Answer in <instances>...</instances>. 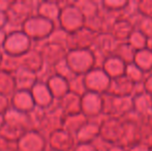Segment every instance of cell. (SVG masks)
<instances>
[{
	"mask_svg": "<svg viewBox=\"0 0 152 151\" xmlns=\"http://www.w3.org/2000/svg\"><path fill=\"white\" fill-rule=\"evenodd\" d=\"M134 29V27L132 22L119 18L113 23L109 33L118 42H126Z\"/></svg>",
	"mask_w": 152,
	"mask_h": 151,
	"instance_id": "24",
	"label": "cell"
},
{
	"mask_svg": "<svg viewBox=\"0 0 152 151\" xmlns=\"http://www.w3.org/2000/svg\"><path fill=\"white\" fill-rule=\"evenodd\" d=\"M148 74H145L143 71H141L138 66L134 64V63H130V64H127L125 67V73H124V76L132 82L134 85H143L145 79Z\"/></svg>",
	"mask_w": 152,
	"mask_h": 151,
	"instance_id": "33",
	"label": "cell"
},
{
	"mask_svg": "<svg viewBox=\"0 0 152 151\" xmlns=\"http://www.w3.org/2000/svg\"><path fill=\"white\" fill-rule=\"evenodd\" d=\"M108 151H127V149L121 145H112L109 148Z\"/></svg>",
	"mask_w": 152,
	"mask_h": 151,
	"instance_id": "51",
	"label": "cell"
},
{
	"mask_svg": "<svg viewBox=\"0 0 152 151\" xmlns=\"http://www.w3.org/2000/svg\"><path fill=\"white\" fill-rule=\"evenodd\" d=\"M87 122H88V118L85 117L82 113L68 115V116L64 117L62 129H64L65 131H67L68 133L75 137L76 133L80 131L81 127L86 124Z\"/></svg>",
	"mask_w": 152,
	"mask_h": 151,
	"instance_id": "28",
	"label": "cell"
},
{
	"mask_svg": "<svg viewBox=\"0 0 152 151\" xmlns=\"http://www.w3.org/2000/svg\"><path fill=\"white\" fill-rule=\"evenodd\" d=\"M17 151H46L48 148L47 138L38 131L31 129L22 136L16 144Z\"/></svg>",
	"mask_w": 152,
	"mask_h": 151,
	"instance_id": "13",
	"label": "cell"
},
{
	"mask_svg": "<svg viewBox=\"0 0 152 151\" xmlns=\"http://www.w3.org/2000/svg\"><path fill=\"white\" fill-rule=\"evenodd\" d=\"M57 23L67 33H72L84 27L85 19L72 2H64Z\"/></svg>",
	"mask_w": 152,
	"mask_h": 151,
	"instance_id": "6",
	"label": "cell"
},
{
	"mask_svg": "<svg viewBox=\"0 0 152 151\" xmlns=\"http://www.w3.org/2000/svg\"><path fill=\"white\" fill-rule=\"evenodd\" d=\"M14 78L17 90L21 91H30L32 87L37 82L36 73L27 71V69H19L14 74Z\"/></svg>",
	"mask_w": 152,
	"mask_h": 151,
	"instance_id": "25",
	"label": "cell"
},
{
	"mask_svg": "<svg viewBox=\"0 0 152 151\" xmlns=\"http://www.w3.org/2000/svg\"><path fill=\"white\" fill-rule=\"evenodd\" d=\"M16 151H17V150H16Z\"/></svg>",
	"mask_w": 152,
	"mask_h": 151,
	"instance_id": "57",
	"label": "cell"
},
{
	"mask_svg": "<svg viewBox=\"0 0 152 151\" xmlns=\"http://www.w3.org/2000/svg\"><path fill=\"white\" fill-rule=\"evenodd\" d=\"M25 133L26 131H21V129L16 128V127L10 126V125L5 124V123L0 128V137H2L6 141H8L10 143L12 144H17V142L22 138V136Z\"/></svg>",
	"mask_w": 152,
	"mask_h": 151,
	"instance_id": "34",
	"label": "cell"
},
{
	"mask_svg": "<svg viewBox=\"0 0 152 151\" xmlns=\"http://www.w3.org/2000/svg\"><path fill=\"white\" fill-rule=\"evenodd\" d=\"M63 4L64 2L54 1V0L39 1L38 2L37 8H36V15L51 21L54 24H56L58 22L59 15H60L61 8L63 6Z\"/></svg>",
	"mask_w": 152,
	"mask_h": 151,
	"instance_id": "20",
	"label": "cell"
},
{
	"mask_svg": "<svg viewBox=\"0 0 152 151\" xmlns=\"http://www.w3.org/2000/svg\"><path fill=\"white\" fill-rule=\"evenodd\" d=\"M46 151H56V150H53V149H51V148H47V149H46Z\"/></svg>",
	"mask_w": 152,
	"mask_h": 151,
	"instance_id": "55",
	"label": "cell"
},
{
	"mask_svg": "<svg viewBox=\"0 0 152 151\" xmlns=\"http://www.w3.org/2000/svg\"><path fill=\"white\" fill-rule=\"evenodd\" d=\"M134 87L136 85L125 76H121L111 80L107 93L112 96H132L134 94Z\"/></svg>",
	"mask_w": 152,
	"mask_h": 151,
	"instance_id": "21",
	"label": "cell"
},
{
	"mask_svg": "<svg viewBox=\"0 0 152 151\" xmlns=\"http://www.w3.org/2000/svg\"><path fill=\"white\" fill-rule=\"evenodd\" d=\"M123 135L122 119L102 116L99 120V138L111 145H120Z\"/></svg>",
	"mask_w": 152,
	"mask_h": 151,
	"instance_id": "7",
	"label": "cell"
},
{
	"mask_svg": "<svg viewBox=\"0 0 152 151\" xmlns=\"http://www.w3.org/2000/svg\"><path fill=\"white\" fill-rule=\"evenodd\" d=\"M113 55L116 56L117 58H119L121 61H123L127 65L130 64V63H134L136 51L127 42H119Z\"/></svg>",
	"mask_w": 152,
	"mask_h": 151,
	"instance_id": "32",
	"label": "cell"
},
{
	"mask_svg": "<svg viewBox=\"0 0 152 151\" xmlns=\"http://www.w3.org/2000/svg\"><path fill=\"white\" fill-rule=\"evenodd\" d=\"M4 124V118H3V115H0V128L2 127V125Z\"/></svg>",
	"mask_w": 152,
	"mask_h": 151,
	"instance_id": "52",
	"label": "cell"
},
{
	"mask_svg": "<svg viewBox=\"0 0 152 151\" xmlns=\"http://www.w3.org/2000/svg\"><path fill=\"white\" fill-rule=\"evenodd\" d=\"M65 116L81 113V96L72 92H67L63 97L55 101Z\"/></svg>",
	"mask_w": 152,
	"mask_h": 151,
	"instance_id": "23",
	"label": "cell"
},
{
	"mask_svg": "<svg viewBox=\"0 0 152 151\" xmlns=\"http://www.w3.org/2000/svg\"><path fill=\"white\" fill-rule=\"evenodd\" d=\"M32 47V40L22 30H12L7 32L1 50L4 55L19 57L30 50Z\"/></svg>",
	"mask_w": 152,
	"mask_h": 151,
	"instance_id": "4",
	"label": "cell"
},
{
	"mask_svg": "<svg viewBox=\"0 0 152 151\" xmlns=\"http://www.w3.org/2000/svg\"><path fill=\"white\" fill-rule=\"evenodd\" d=\"M12 2H14V0H0V10L3 12H6L10 9Z\"/></svg>",
	"mask_w": 152,
	"mask_h": 151,
	"instance_id": "47",
	"label": "cell"
},
{
	"mask_svg": "<svg viewBox=\"0 0 152 151\" xmlns=\"http://www.w3.org/2000/svg\"><path fill=\"white\" fill-rule=\"evenodd\" d=\"M64 117L65 115L63 114V112L56 105V103H54L50 108L45 110L44 115L34 131H38L44 137L48 138L52 133L62 129Z\"/></svg>",
	"mask_w": 152,
	"mask_h": 151,
	"instance_id": "5",
	"label": "cell"
},
{
	"mask_svg": "<svg viewBox=\"0 0 152 151\" xmlns=\"http://www.w3.org/2000/svg\"><path fill=\"white\" fill-rule=\"evenodd\" d=\"M51 94H52L54 101H58L61 97H63L67 92H69L68 82L61 77L53 75L47 80L46 82Z\"/></svg>",
	"mask_w": 152,
	"mask_h": 151,
	"instance_id": "27",
	"label": "cell"
},
{
	"mask_svg": "<svg viewBox=\"0 0 152 151\" xmlns=\"http://www.w3.org/2000/svg\"><path fill=\"white\" fill-rule=\"evenodd\" d=\"M10 108V97L0 94V115H4V113H5Z\"/></svg>",
	"mask_w": 152,
	"mask_h": 151,
	"instance_id": "44",
	"label": "cell"
},
{
	"mask_svg": "<svg viewBox=\"0 0 152 151\" xmlns=\"http://www.w3.org/2000/svg\"><path fill=\"white\" fill-rule=\"evenodd\" d=\"M3 52H2V50H0V64H1V61L2 59H3Z\"/></svg>",
	"mask_w": 152,
	"mask_h": 151,
	"instance_id": "54",
	"label": "cell"
},
{
	"mask_svg": "<svg viewBox=\"0 0 152 151\" xmlns=\"http://www.w3.org/2000/svg\"><path fill=\"white\" fill-rule=\"evenodd\" d=\"M72 3L80 10L85 21L95 17L100 10V3L93 0H78V1H74Z\"/></svg>",
	"mask_w": 152,
	"mask_h": 151,
	"instance_id": "29",
	"label": "cell"
},
{
	"mask_svg": "<svg viewBox=\"0 0 152 151\" xmlns=\"http://www.w3.org/2000/svg\"><path fill=\"white\" fill-rule=\"evenodd\" d=\"M53 71H54V75L61 77L62 79L66 80L67 82L72 81V79L76 77L74 73L70 71V69L68 67L67 63L65 62V59L60 61L59 63H57L54 67H53Z\"/></svg>",
	"mask_w": 152,
	"mask_h": 151,
	"instance_id": "40",
	"label": "cell"
},
{
	"mask_svg": "<svg viewBox=\"0 0 152 151\" xmlns=\"http://www.w3.org/2000/svg\"><path fill=\"white\" fill-rule=\"evenodd\" d=\"M55 26L56 24L51 21L37 15H33L28 20H26V22L21 27V30L30 38L33 44H38L46 42L49 35L54 30Z\"/></svg>",
	"mask_w": 152,
	"mask_h": 151,
	"instance_id": "2",
	"label": "cell"
},
{
	"mask_svg": "<svg viewBox=\"0 0 152 151\" xmlns=\"http://www.w3.org/2000/svg\"><path fill=\"white\" fill-rule=\"evenodd\" d=\"M38 2L33 0H14L10 9L6 12L7 25L19 30L23 26L26 20H28L33 15H36Z\"/></svg>",
	"mask_w": 152,
	"mask_h": 151,
	"instance_id": "1",
	"label": "cell"
},
{
	"mask_svg": "<svg viewBox=\"0 0 152 151\" xmlns=\"http://www.w3.org/2000/svg\"><path fill=\"white\" fill-rule=\"evenodd\" d=\"M128 0H104L99 2L100 7L104 10L114 14H120L127 4Z\"/></svg>",
	"mask_w": 152,
	"mask_h": 151,
	"instance_id": "39",
	"label": "cell"
},
{
	"mask_svg": "<svg viewBox=\"0 0 152 151\" xmlns=\"http://www.w3.org/2000/svg\"><path fill=\"white\" fill-rule=\"evenodd\" d=\"M96 35L97 34L91 31L90 29L86 28L85 26L82 27L79 30L69 33L66 49H67V51L91 50Z\"/></svg>",
	"mask_w": 152,
	"mask_h": 151,
	"instance_id": "11",
	"label": "cell"
},
{
	"mask_svg": "<svg viewBox=\"0 0 152 151\" xmlns=\"http://www.w3.org/2000/svg\"><path fill=\"white\" fill-rule=\"evenodd\" d=\"M68 87H69V92H72L75 94H78L82 96L86 91L84 84V77L83 76H76L72 81L68 82Z\"/></svg>",
	"mask_w": 152,
	"mask_h": 151,
	"instance_id": "42",
	"label": "cell"
},
{
	"mask_svg": "<svg viewBox=\"0 0 152 151\" xmlns=\"http://www.w3.org/2000/svg\"><path fill=\"white\" fill-rule=\"evenodd\" d=\"M150 151H152V147H151V148H150Z\"/></svg>",
	"mask_w": 152,
	"mask_h": 151,
	"instance_id": "56",
	"label": "cell"
},
{
	"mask_svg": "<svg viewBox=\"0 0 152 151\" xmlns=\"http://www.w3.org/2000/svg\"><path fill=\"white\" fill-rule=\"evenodd\" d=\"M134 64L145 74L152 73V51L149 49L137 51L134 55Z\"/></svg>",
	"mask_w": 152,
	"mask_h": 151,
	"instance_id": "30",
	"label": "cell"
},
{
	"mask_svg": "<svg viewBox=\"0 0 152 151\" xmlns=\"http://www.w3.org/2000/svg\"><path fill=\"white\" fill-rule=\"evenodd\" d=\"M30 93H31L32 99H33L35 107L39 108V109L47 110L55 103V101H54V98H53L52 94H51L50 90H49L48 86H47V84L44 82L37 81L36 84L32 87Z\"/></svg>",
	"mask_w": 152,
	"mask_h": 151,
	"instance_id": "16",
	"label": "cell"
},
{
	"mask_svg": "<svg viewBox=\"0 0 152 151\" xmlns=\"http://www.w3.org/2000/svg\"><path fill=\"white\" fill-rule=\"evenodd\" d=\"M132 112L143 120L152 115V96L145 91L132 95Z\"/></svg>",
	"mask_w": 152,
	"mask_h": 151,
	"instance_id": "17",
	"label": "cell"
},
{
	"mask_svg": "<svg viewBox=\"0 0 152 151\" xmlns=\"http://www.w3.org/2000/svg\"><path fill=\"white\" fill-rule=\"evenodd\" d=\"M127 42L134 51H141L147 48V44H148V39L146 36L142 34L140 31H138L137 29H134V31L132 32V34L129 35L127 39Z\"/></svg>",
	"mask_w": 152,
	"mask_h": 151,
	"instance_id": "36",
	"label": "cell"
},
{
	"mask_svg": "<svg viewBox=\"0 0 152 151\" xmlns=\"http://www.w3.org/2000/svg\"><path fill=\"white\" fill-rule=\"evenodd\" d=\"M16 91L17 88L14 75L0 69V94L10 98Z\"/></svg>",
	"mask_w": 152,
	"mask_h": 151,
	"instance_id": "31",
	"label": "cell"
},
{
	"mask_svg": "<svg viewBox=\"0 0 152 151\" xmlns=\"http://www.w3.org/2000/svg\"><path fill=\"white\" fill-rule=\"evenodd\" d=\"M19 69H20V66H19L17 57L3 55V59H2L1 64H0V69L14 75Z\"/></svg>",
	"mask_w": 152,
	"mask_h": 151,
	"instance_id": "41",
	"label": "cell"
},
{
	"mask_svg": "<svg viewBox=\"0 0 152 151\" xmlns=\"http://www.w3.org/2000/svg\"><path fill=\"white\" fill-rule=\"evenodd\" d=\"M7 26V17L6 12L0 10V30H5V27Z\"/></svg>",
	"mask_w": 152,
	"mask_h": 151,
	"instance_id": "48",
	"label": "cell"
},
{
	"mask_svg": "<svg viewBox=\"0 0 152 151\" xmlns=\"http://www.w3.org/2000/svg\"><path fill=\"white\" fill-rule=\"evenodd\" d=\"M6 34H7L6 30H0V50L2 49V46H3V44H4V40H5V38H6Z\"/></svg>",
	"mask_w": 152,
	"mask_h": 151,
	"instance_id": "50",
	"label": "cell"
},
{
	"mask_svg": "<svg viewBox=\"0 0 152 151\" xmlns=\"http://www.w3.org/2000/svg\"><path fill=\"white\" fill-rule=\"evenodd\" d=\"M102 117L88 122L83 125L80 131L76 133L75 139L78 144H92L99 137V120Z\"/></svg>",
	"mask_w": 152,
	"mask_h": 151,
	"instance_id": "19",
	"label": "cell"
},
{
	"mask_svg": "<svg viewBox=\"0 0 152 151\" xmlns=\"http://www.w3.org/2000/svg\"><path fill=\"white\" fill-rule=\"evenodd\" d=\"M139 143L147 146V147H152V127L147 123V121H143L140 124V129H139Z\"/></svg>",
	"mask_w": 152,
	"mask_h": 151,
	"instance_id": "38",
	"label": "cell"
},
{
	"mask_svg": "<svg viewBox=\"0 0 152 151\" xmlns=\"http://www.w3.org/2000/svg\"><path fill=\"white\" fill-rule=\"evenodd\" d=\"M17 60H18L20 69H27V71L36 74L44 67V60H42L39 50L34 46L26 53L17 57Z\"/></svg>",
	"mask_w": 152,
	"mask_h": 151,
	"instance_id": "15",
	"label": "cell"
},
{
	"mask_svg": "<svg viewBox=\"0 0 152 151\" xmlns=\"http://www.w3.org/2000/svg\"><path fill=\"white\" fill-rule=\"evenodd\" d=\"M72 151H96L92 144H76Z\"/></svg>",
	"mask_w": 152,
	"mask_h": 151,
	"instance_id": "46",
	"label": "cell"
},
{
	"mask_svg": "<svg viewBox=\"0 0 152 151\" xmlns=\"http://www.w3.org/2000/svg\"><path fill=\"white\" fill-rule=\"evenodd\" d=\"M10 108L17 110V111L23 112V113H30L35 108L34 101L32 99L30 91H21L17 90L14 94L10 96Z\"/></svg>",
	"mask_w": 152,
	"mask_h": 151,
	"instance_id": "22",
	"label": "cell"
},
{
	"mask_svg": "<svg viewBox=\"0 0 152 151\" xmlns=\"http://www.w3.org/2000/svg\"><path fill=\"white\" fill-rule=\"evenodd\" d=\"M134 27L138 31H140L147 39H152V19L147 17L139 16L134 22Z\"/></svg>",
	"mask_w": 152,
	"mask_h": 151,
	"instance_id": "35",
	"label": "cell"
},
{
	"mask_svg": "<svg viewBox=\"0 0 152 151\" xmlns=\"http://www.w3.org/2000/svg\"><path fill=\"white\" fill-rule=\"evenodd\" d=\"M118 44L110 33H99L96 35L91 48L96 60V67H102L104 59L114 54Z\"/></svg>",
	"mask_w": 152,
	"mask_h": 151,
	"instance_id": "8",
	"label": "cell"
},
{
	"mask_svg": "<svg viewBox=\"0 0 152 151\" xmlns=\"http://www.w3.org/2000/svg\"><path fill=\"white\" fill-rule=\"evenodd\" d=\"M143 89L145 92H147L152 96V73L147 75L144 83H143Z\"/></svg>",
	"mask_w": 152,
	"mask_h": 151,
	"instance_id": "45",
	"label": "cell"
},
{
	"mask_svg": "<svg viewBox=\"0 0 152 151\" xmlns=\"http://www.w3.org/2000/svg\"><path fill=\"white\" fill-rule=\"evenodd\" d=\"M125 67L126 64L123 61H121L120 59L117 58L114 55H112V56H109L108 58L104 59L100 69L112 80V79H116L121 76H124Z\"/></svg>",
	"mask_w": 152,
	"mask_h": 151,
	"instance_id": "26",
	"label": "cell"
},
{
	"mask_svg": "<svg viewBox=\"0 0 152 151\" xmlns=\"http://www.w3.org/2000/svg\"><path fill=\"white\" fill-rule=\"evenodd\" d=\"M138 10L141 16L152 19V0L138 1Z\"/></svg>",
	"mask_w": 152,
	"mask_h": 151,
	"instance_id": "43",
	"label": "cell"
},
{
	"mask_svg": "<svg viewBox=\"0 0 152 151\" xmlns=\"http://www.w3.org/2000/svg\"><path fill=\"white\" fill-rule=\"evenodd\" d=\"M146 121H147V123H148V124H149V125H150V126L152 127V115H151V116H150V117H149V118H148V119H147V120H146Z\"/></svg>",
	"mask_w": 152,
	"mask_h": 151,
	"instance_id": "53",
	"label": "cell"
},
{
	"mask_svg": "<svg viewBox=\"0 0 152 151\" xmlns=\"http://www.w3.org/2000/svg\"><path fill=\"white\" fill-rule=\"evenodd\" d=\"M68 35H69V33H67L65 30L60 28L58 25H56L54 30L49 35V37L47 38L46 42H51V44H59V46H62V47H64V48H66ZM66 50H67V49H66Z\"/></svg>",
	"mask_w": 152,
	"mask_h": 151,
	"instance_id": "37",
	"label": "cell"
},
{
	"mask_svg": "<svg viewBox=\"0 0 152 151\" xmlns=\"http://www.w3.org/2000/svg\"><path fill=\"white\" fill-rule=\"evenodd\" d=\"M65 62L76 76H84L96 67L95 57L91 50L67 51Z\"/></svg>",
	"mask_w": 152,
	"mask_h": 151,
	"instance_id": "3",
	"label": "cell"
},
{
	"mask_svg": "<svg viewBox=\"0 0 152 151\" xmlns=\"http://www.w3.org/2000/svg\"><path fill=\"white\" fill-rule=\"evenodd\" d=\"M83 77L86 91L97 94H104L108 92L111 79L100 67H94Z\"/></svg>",
	"mask_w": 152,
	"mask_h": 151,
	"instance_id": "9",
	"label": "cell"
},
{
	"mask_svg": "<svg viewBox=\"0 0 152 151\" xmlns=\"http://www.w3.org/2000/svg\"><path fill=\"white\" fill-rule=\"evenodd\" d=\"M48 147L56 151H72L77 142L72 135L64 129H59L52 133L48 138Z\"/></svg>",
	"mask_w": 152,
	"mask_h": 151,
	"instance_id": "14",
	"label": "cell"
},
{
	"mask_svg": "<svg viewBox=\"0 0 152 151\" xmlns=\"http://www.w3.org/2000/svg\"><path fill=\"white\" fill-rule=\"evenodd\" d=\"M81 113L88 120L97 119L102 116V94L85 92L81 96Z\"/></svg>",
	"mask_w": 152,
	"mask_h": 151,
	"instance_id": "10",
	"label": "cell"
},
{
	"mask_svg": "<svg viewBox=\"0 0 152 151\" xmlns=\"http://www.w3.org/2000/svg\"><path fill=\"white\" fill-rule=\"evenodd\" d=\"M4 123L10 126L16 127L21 131H28L32 129V124L30 121V117L27 113L17 111V110L10 108L3 115Z\"/></svg>",
	"mask_w": 152,
	"mask_h": 151,
	"instance_id": "18",
	"label": "cell"
},
{
	"mask_svg": "<svg viewBox=\"0 0 152 151\" xmlns=\"http://www.w3.org/2000/svg\"><path fill=\"white\" fill-rule=\"evenodd\" d=\"M127 151H150V148L143 145V144L138 143V144H136V145L128 148Z\"/></svg>",
	"mask_w": 152,
	"mask_h": 151,
	"instance_id": "49",
	"label": "cell"
},
{
	"mask_svg": "<svg viewBox=\"0 0 152 151\" xmlns=\"http://www.w3.org/2000/svg\"><path fill=\"white\" fill-rule=\"evenodd\" d=\"M34 47H36L39 50L42 60H44V65L51 67V69H53L60 61L64 60L66 54H67L66 48L59 46V44H51V42H44L40 44V46Z\"/></svg>",
	"mask_w": 152,
	"mask_h": 151,
	"instance_id": "12",
	"label": "cell"
}]
</instances>
